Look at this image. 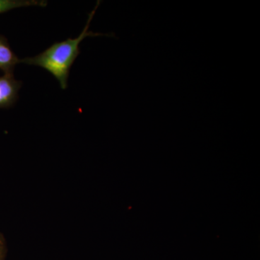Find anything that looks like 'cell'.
<instances>
[{
	"label": "cell",
	"mask_w": 260,
	"mask_h": 260,
	"mask_svg": "<svg viewBox=\"0 0 260 260\" xmlns=\"http://www.w3.org/2000/svg\"><path fill=\"white\" fill-rule=\"evenodd\" d=\"M18 63H20V59L12 51L4 38L0 37V69L5 74H13V69Z\"/></svg>",
	"instance_id": "3957f363"
},
{
	"label": "cell",
	"mask_w": 260,
	"mask_h": 260,
	"mask_svg": "<svg viewBox=\"0 0 260 260\" xmlns=\"http://www.w3.org/2000/svg\"><path fill=\"white\" fill-rule=\"evenodd\" d=\"M5 254V245L4 239L0 234V260H4Z\"/></svg>",
	"instance_id": "5b68a950"
},
{
	"label": "cell",
	"mask_w": 260,
	"mask_h": 260,
	"mask_svg": "<svg viewBox=\"0 0 260 260\" xmlns=\"http://www.w3.org/2000/svg\"><path fill=\"white\" fill-rule=\"evenodd\" d=\"M99 5L100 2H98L96 6L89 14L86 25L79 37L75 39L70 38L63 42L54 43L41 54L32 57L25 58L20 60V62L44 68L58 80L61 89H67L70 70L80 54V43L88 37L110 36L98 32L95 34L89 30V26Z\"/></svg>",
	"instance_id": "6da1fadb"
},
{
	"label": "cell",
	"mask_w": 260,
	"mask_h": 260,
	"mask_svg": "<svg viewBox=\"0 0 260 260\" xmlns=\"http://www.w3.org/2000/svg\"><path fill=\"white\" fill-rule=\"evenodd\" d=\"M20 87L21 83L14 79L13 74H5L0 77V108L13 105Z\"/></svg>",
	"instance_id": "7a4b0ae2"
},
{
	"label": "cell",
	"mask_w": 260,
	"mask_h": 260,
	"mask_svg": "<svg viewBox=\"0 0 260 260\" xmlns=\"http://www.w3.org/2000/svg\"><path fill=\"white\" fill-rule=\"evenodd\" d=\"M48 3L42 0H0V14L17 9L30 6L46 7Z\"/></svg>",
	"instance_id": "277c9868"
}]
</instances>
